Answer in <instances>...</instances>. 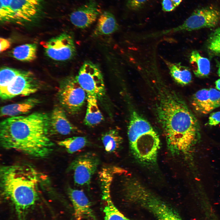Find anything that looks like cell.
I'll use <instances>...</instances> for the list:
<instances>
[{"mask_svg": "<svg viewBox=\"0 0 220 220\" xmlns=\"http://www.w3.org/2000/svg\"><path fill=\"white\" fill-rule=\"evenodd\" d=\"M50 122V116L42 112L8 117L0 124L1 145L34 157H46L54 145L49 137Z\"/></svg>", "mask_w": 220, "mask_h": 220, "instance_id": "6da1fadb", "label": "cell"}, {"mask_svg": "<svg viewBox=\"0 0 220 220\" xmlns=\"http://www.w3.org/2000/svg\"><path fill=\"white\" fill-rule=\"evenodd\" d=\"M157 112L169 146L174 150L187 149L198 140L200 127L184 101L174 93L160 97Z\"/></svg>", "mask_w": 220, "mask_h": 220, "instance_id": "7a4b0ae2", "label": "cell"}, {"mask_svg": "<svg viewBox=\"0 0 220 220\" xmlns=\"http://www.w3.org/2000/svg\"><path fill=\"white\" fill-rule=\"evenodd\" d=\"M42 178L39 171L28 164L2 166L0 170L1 194L18 211H24L38 200Z\"/></svg>", "mask_w": 220, "mask_h": 220, "instance_id": "3957f363", "label": "cell"}, {"mask_svg": "<svg viewBox=\"0 0 220 220\" xmlns=\"http://www.w3.org/2000/svg\"><path fill=\"white\" fill-rule=\"evenodd\" d=\"M127 132L130 147L135 157L144 163L155 162L160 141L149 123L134 112L130 118Z\"/></svg>", "mask_w": 220, "mask_h": 220, "instance_id": "277c9868", "label": "cell"}, {"mask_svg": "<svg viewBox=\"0 0 220 220\" xmlns=\"http://www.w3.org/2000/svg\"><path fill=\"white\" fill-rule=\"evenodd\" d=\"M130 181L123 186L125 200L144 209L157 220H182L171 205L154 194Z\"/></svg>", "mask_w": 220, "mask_h": 220, "instance_id": "5b68a950", "label": "cell"}, {"mask_svg": "<svg viewBox=\"0 0 220 220\" xmlns=\"http://www.w3.org/2000/svg\"><path fill=\"white\" fill-rule=\"evenodd\" d=\"M220 22V9L212 6L195 10L182 24L156 33L157 36L183 31H191L204 28H213Z\"/></svg>", "mask_w": 220, "mask_h": 220, "instance_id": "8992f818", "label": "cell"}, {"mask_svg": "<svg viewBox=\"0 0 220 220\" xmlns=\"http://www.w3.org/2000/svg\"><path fill=\"white\" fill-rule=\"evenodd\" d=\"M87 94L76 81L75 77L69 76L61 81L58 92L62 106L70 114H74L81 109L86 100Z\"/></svg>", "mask_w": 220, "mask_h": 220, "instance_id": "52a82bcc", "label": "cell"}, {"mask_svg": "<svg viewBox=\"0 0 220 220\" xmlns=\"http://www.w3.org/2000/svg\"><path fill=\"white\" fill-rule=\"evenodd\" d=\"M75 79L87 94L97 98L105 93V85L102 73L97 65L90 61L85 62L79 69Z\"/></svg>", "mask_w": 220, "mask_h": 220, "instance_id": "ba28073f", "label": "cell"}, {"mask_svg": "<svg viewBox=\"0 0 220 220\" xmlns=\"http://www.w3.org/2000/svg\"><path fill=\"white\" fill-rule=\"evenodd\" d=\"M46 55L54 61H68L76 54V49L72 36L63 32L41 43Z\"/></svg>", "mask_w": 220, "mask_h": 220, "instance_id": "9c48e42d", "label": "cell"}, {"mask_svg": "<svg viewBox=\"0 0 220 220\" xmlns=\"http://www.w3.org/2000/svg\"><path fill=\"white\" fill-rule=\"evenodd\" d=\"M100 159L95 154L86 152L76 157L68 168L73 173L75 184L79 186H88L100 163Z\"/></svg>", "mask_w": 220, "mask_h": 220, "instance_id": "30bf717a", "label": "cell"}, {"mask_svg": "<svg viewBox=\"0 0 220 220\" xmlns=\"http://www.w3.org/2000/svg\"><path fill=\"white\" fill-rule=\"evenodd\" d=\"M40 83L31 72L22 71L7 86L0 91L1 98L7 100L18 96H26L36 92Z\"/></svg>", "mask_w": 220, "mask_h": 220, "instance_id": "8fae6325", "label": "cell"}, {"mask_svg": "<svg viewBox=\"0 0 220 220\" xmlns=\"http://www.w3.org/2000/svg\"><path fill=\"white\" fill-rule=\"evenodd\" d=\"M44 0H12L9 23H22L34 20L41 11Z\"/></svg>", "mask_w": 220, "mask_h": 220, "instance_id": "7c38bea8", "label": "cell"}, {"mask_svg": "<svg viewBox=\"0 0 220 220\" xmlns=\"http://www.w3.org/2000/svg\"><path fill=\"white\" fill-rule=\"evenodd\" d=\"M101 13L100 6L97 2L95 0H89L72 12L70 19L75 27L83 29L95 22Z\"/></svg>", "mask_w": 220, "mask_h": 220, "instance_id": "4fadbf2b", "label": "cell"}, {"mask_svg": "<svg viewBox=\"0 0 220 220\" xmlns=\"http://www.w3.org/2000/svg\"><path fill=\"white\" fill-rule=\"evenodd\" d=\"M192 104L197 112L208 114L220 107V91L213 88L200 90L193 95Z\"/></svg>", "mask_w": 220, "mask_h": 220, "instance_id": "5bb4252c", "label": "cell"}, {"mask_svg": "<svg viewBox=\"0 0 220 220\" xmlns=\"http://www.w3.org/2000/svg\"><path fill=\"white\" fill-rule=\"evenodd\" d=\"M67 192L73 205L76 220H97L90 202L83 191L70 187Z\"/></svg>", "mask_w": 220, "mask_h": 220, "instance_id": "9a60e30c", "label": "cell"}, {"mask_svg": "<svg viewBox=\"0 0 220 220\" xmlns=\"http://www.w3.org/2000/svg\"><path fill=\"white\" fill-rule=\"evenodd\" d=\"M50 132L61 135H68L76 131L77 129L67 118L63 109L56 106L50 116Z\"/></svg>", "mask_w": 220, "mask_h": 220, "instance_id": "2e32d148", "label": "cell"}, {"mask_svg": "<svg viewBox=\"0 0 220 220\" xmlns=\"http://www.w3.org/2000/svg\"><path fill=\"white\" fill-rule=\"evenodd\" d=\"M39 103L38 99L31 98L19 102L5 105L1 108L0 116L9 117L26 114Z\"/></svg>", "mask_w": 220, "mask_h": 220, "instance_id": "e0dca14e", "label": "cell"}, {"mask_svg": "<svg viewBox=\"0 0 220 220\" xmlns=\"http://www.w3.org/2000/svg\"><path fill=\"white\" fill-rule=\"evenodd\" d=\"M118 27L114 15L105 11L100 15L94 34L96 36L110 35L117 30Z\"/></svg>", "mask_w": 220, "mask_h": 220, "instance_id": "ac0fdd59", "label": "cell"}, {"mask_svg": "<svg viewBox=\"0 0 220 220\" xmlns=\"http://www.w3.org/2000/svg\"><path fill=\"white\" fill-rule=\"evenodd\" d=\"M96 96L87 94V109L84 123L86 126L93 127L101 122L104 117L99 108Z\"/></svg>", "mask_w": 220, "mask_h": 220, "instance_id": "d6986e66", "label": "cell"}, {"mask_svg": "<svg viewBox=\"0 0 220 220\" xmlns=\"http://www.w3.org/2000/svg\"><path fill=\"white\" fill-rule=\"evenodd\" d=\"M189 62L195 75L198 77H207L210 74L211 70L209 60L202 57L196 50L191 53Z\"/></svg>", "mask_w": 220, "mask_h": 220, "instance_id": "ffe728a7", "label": "cell"}, {"mask_svg": "<svg viewBox=\"0 0 220 220\" xmlns=\"http://www.w3.org/2000/svg\"><path fill=\"white\" fill-rule=\"evenodd\" d=\"M165 62L171 75L176 82L182 85H186L191 82L192 75L188 67L182 65L180 63H174L166 61Z\"/></svg>", "mask_w": 220, "mask_h": 220, "instance_id": "44dd1931", "label": "cell"}, {"mask_svg": "<svg viewBox=\"0 0 220 220\" xmlns=\"http://www.w3.org/2000/svg\"><path fill=\"white\" fill-rule=\"evenodd\" d=\"M37 46L35 43H27L14 48L11 55L14 58L20 61L30 62L37 57Z\"/></svg>", "mask_w": 220, "mask_h": 220, "instance_id": "7402d4cb", "label": "cell"}, {"mask_svg": "<svg viewBox=\"0 0 220 220\" xmlns=\"http://www.w3.org/2000/svg\"><path fill=\"white\" fill-rule=\"evenodd\" d=\"M101 140L105 151L112 153L118 151L123 142L122 137L115 129L110 130L103 134Z\"/></svg>", "mask_w": 220, "mask_h": 220, "instance_id": "603a6c76", "label": "cell"}, {"mask_svg": "<svg viewBox=\"0 0 220 220\" xmlns=\"http://www.w3.org/2000/svg\"><path fill=\"white\" fill-rule=\"evenodd\" d=\"M102 198L105 203L103 211L104 220H133L124 215L115 205L110 193L102 194Z\"/></svg>", "mask_w": 220, "mask_h": 220, "instance_id": "cb8c5ba5", "label": "cell"}, {"mask_svg": "<svg viewBox=\"0 0 220 220\" xmlns=\"http://www.w3.org/2000/svg\"><path fill=\"white\" fill-rule=\"evenodd\" d=\"M89 144L85 137L75 136L68 138L58 142V144L64 147L67 152L73 154L84 148Z\"/></svg>", "mask_w": 220, "mask_h": 220, "instance_id": "d4e9b609", "label": "cell"}, {"mask_svg": "<svg viewBox=\"0 0 220 220\" xmlns=\"http://www.w3.org/2000/svg\"><path fill=\"white\" fill-rule=\"evenodd\" d=\"M207 47L211 54L220 57V28L216 29L210 35Z\"/></svg>", "mask_w": 220, "mask_h": 220, "instance_id": "484cf974", "label": "cell"}, {"mask_svg": "<svg viewBox=\"0 0 220 220\" xmlns=\"http://www.w3.org/2000/svg\"><path fill=\"white\" fill-rule=\"evenodd\" d=\"M21 71L7 66L1 67L0 70V91L5 89Z\"/></svg>", "mask_w": 220, "mask_h": 220, "instance_id": "4316f807", "label": "cell"}, {"mask_svg": "<svg viewBox=\"0 0 220 220\" xmlns=\"http://www.w3.org/2000/svg\"><path fill=\"white\" fill-rule=\"evenodd\" d=\"M182 1V0H162V9L165 12L172 11L179 6Z\"/></svg>", "mask_w": 220, "mask_h": 220, "instance_id": "83f0119b", "label": "cell"}, {"mask_svg": "<svg viewBox=\"0 0 220 220\" xmlns=\"http://www.w3.org/2000/svg\"><path fill=\"white\" fill-rule=\"evenodd\" d=\"M148 0H127V6L130 10L137 11L142 8Z\"/></svg>", "mask_w": 220, "mask_h": 220, "instance_id": "f1b7e54d", "label": "cell"}, {"mask_svg": "<svg viewBox=\"0 0 220 220\" xmlns=\"http://www.w3.org/2000/svg\"><path fill=\"white\" fill-rule=\"evenodd\" d=\"M220 123V111L211 113L210 115L208 124L210 126H215Z\"/></svg>", "mask_w": 220, "mask_h": 220, "instance_id": "f546056e", "label": "cell"}, {"mask_svg": "<svg viewBox=\"0 0 220 220\" xmlns=\"http://www.w3.org/2000/svg\"><path fill=\"white\" fill-rule=\"evenodd\" d=\"M1 52H3L9 48L10 46V41L7 39L1 38L0 39Z\"/></svg>", "mask_w": 220, "mask_h": 220, "instance_id": "4dcf8cb0", "label": "cell"}, {"mask_svg": "<svg viewBox=\"0 0 220 220\" xmlns=\"http://www.w3.org/2000/svg\"><path fill=\"white\" fill-rule=\"evenodd\" d=\"M216 87L217 89L220 90V79L217 80L215 82Z\"/></svg>", "mask_w": 220, "mask_h": 220, "instance_id": "1f68e13d", "label": "cell"}, {"mask_svg": "<svg viewBox=\"0 0 220 220\" xmlns=\"http://www.w3.org/2000/svg\"><path fill=\"white\" fill-rule=\"evenodd\" d=\"M217 66L218 68L217 74L220 77V63L218 61H217Z\"/></svg>", "mask_w": 220, "mask_h": 220, "instance_id": "d6a6232c", "label": "cell"}]
</instances>
